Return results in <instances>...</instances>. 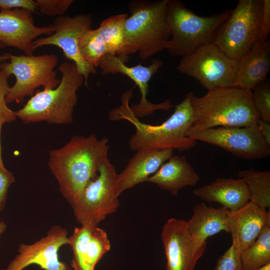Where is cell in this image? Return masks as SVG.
I'll use <instances>...</instances> for the list:
<instances>
[{
  "label": "cell",
  "instance_id": "6da1fadb",
  "mask_svg": "<svg viewBox=\"0 0 270 270\" xmlns=\"http://www.w3.org/2000/svg\"><path fill=\"white\" fill-rule=\"evenodd\" d=\"M108 139L94 134L74 136L63 146L49 151L48 166L62 196L74 206L86 186L98 176L108 158Z\"/></svg>",
  "mask_w": 270,
  "mask_h": 270
},
{
  "label": "cell",
  "instance_id": "7a4b0ae2",
  "mask_svg": "<svg viewBox=\"0 0 270 270\" xmlns=\"http://www.w3.org/2000/svg\"><path fill=\"white\" fill-rule=\"evenodd\" d=\"M134 86L122 94L120 106L112 110L109 114L111 120H124L132 124L135 133L128 141L132 151L140 149H177L188 150L196 144V141L188 136L192 126L193 112L191 105L192 92H188L184 98L174 106L173 114L158 125L141 122L133 114L129 102Z\"/></svg>",
  "mask_w": 270,
  "mask_h": 270
},
{
  "label": "cell",
  "instance_id": "3957f363",
  "mask_svg": "<svg viewBox=\"0 0 270 270\" xmlns=\"http://www.w3.org/2000/svg\"><path fill=\"white\" fill-rule=\"evenodd\" d=\"M168 1L134 0L129 3L130 16L125 21L123 46L117 56L127 62L130 55L138 52L140 58L146 60L167 49L171 37L166 18Z\"/></svg>",
  "mask_w": 270,
  "mask_h": 270
},
{
  "label": "cell",
  "instance_id": "277c9868",
  "mask_svg": "<svg viewBox=\"0 0 270 270\" xmlns=\"http://www.w3.org/2000/svg\"><path fill=\"white\" fill-rule=\"evenodd\" d=\"M190 102L193 112L191 130L250 126L256 125L259 119L252 90L238 86L213 88L200 97L192 93Z\"/></svg>",
  "mask_w": 270,
  "mask_h": 270
},
{
  "label": "cell",
  "instance_id": "5b68a950",
  "mask_svg": "<svg viewBox=\"0 0 270 270\" xmlns=\"http://www.w3.org/2000/svg\"><path fill=\"white\" fill-rule=\"evenodd\" d=\"M58 71L62 74V78L56 88L36 92L22 108L16 112V117L24 124L72 123L78 100L76 92L84 84V78L73 62H62Z\"/></svg>",
  "mask_w": 270,
  "mask_h": 270
},
{
  "label": "cell",
  "instance_id": "8992f818",
  "mask_svg": "<svg viewBox=\"0 0 270 270\" xmlns=\"http://www.w3.org/2000/svg\"><path fill=\"white\" fill-rule=\"evenodd\" d=\"M232 10L202 16L181 1L168 0L166 18L171 34L167 50L173 56H188L202 46L213 42L214 36Z\"/></svg>",
  "mask_w": 270,
  "mask_h": 270
},
{
  "label": "cell",
  "instance_id": "52a82bcc",
  "mask_svg": "<svg viewBox=\"0 0 270 270\" xmlns=\"http://www.w3.org/2000/svg\"><path fill=\"white\" fill-rule=\"evenodd\" d=\"M263 0H240L218 30L213 41L232 58L239 60L257 42Z\"/></svg>",
  "mask_w": 270,
  "mask_h": 270
},
{
  "label": "cell",
  "instance_id": "ba28073f",
  "mask_svg": "<svg viewBox=\"0 0 270 270\" xmlns=\"http://www.w3.org/2000/svg\"><path fill=\"white\" fill-rule=\"evenodd\" d=\"M9 62L0 64V66L16 78L6 97V104L20 103L26 96H32L39 86L52 89L60 84L54 70L58 58L54 54L39 56L20 55L8 54Z\"/></svg>",
  "mask_w": 270,
  "mask_h": 270
},
{
  "label": "cell",
  "instance_id": "9c48e42d",
  "mask_svg": "<svg viewBox=\"0 0 270 270\" xmlns=\"http://www.w3.org/2000/svg\"><path fill=\"white\" fill-rule=\"evenodd\" d=\"M118 180L116 168L107 158L101 164L98 176L86 186L72 208L81 226H98L106 216L117 210L120 205Z\"/></svg>",
  "mask_w": 270,
  "mask_h": 270
},
{
  "label": "cell",
  "instance_id": "30bf717a",
  "mask_svg": "<svg viewBox=\"0 0 270 270\" xmlns=\"http://www.w3.org/2000/svg\"><path fill=\"white\" fill-rule=\"evenodd\" d=\"M238 60L229 57L212 42L182 57L176 70L196 79L208 90L234 85Z\"/></svg>",
  "mask_w": 270,
  "mask_h": 270
},
{
  "label": "cell",
  "instance_id": "8fae6325",
  "mask_svg": "<svg viewBox=\"0 0 270 270\" xmlns=\"http://www.w3.org/2000/svg\"><path fill=\"white\" fill-rule=\"evenodd\" d=\"M188 136L196 141L216 146L244 158L260 159L270 154V147L263 140L256 124L220 126L200 130H189Z\"/></svg>",
  "mask_w": 270,
  "mask_h": 270
},
{
  "label": "cell",
  "instance_id": "7c38bea8",
  "mask_svg": "<svg viewBox=\"0 0 270 270\" xmlns=\"http://www.w3.org/2000/svg\"><path fill=\"white\" fill-rule=\"evenodd\" d=\"M92 18L90 14H80L74 16H58L52 25L54 32L48 36L36 39L33 42L34 50L44 46L52 45L60 48L65 56L74 62L83 75L85 83L90 74L96 73V68L87 63L80 53L78 42L80 36L91 29Z\"/></svg>",
  "mask_w": 270,
  "mask_h": 270
},
{
  "label": "cell",
  "instance_id": "4fadbf2b",
  "mask_svg": "<svg viewBox=\"0 0 270 270\" xmlns=\"http://www.w3.org/2000/svg\"><path fill=\"white\" fill-rule=\"evenodd\" d=\"M67 230L59 225L52 226L46 234L32 244L20 243L17 254L2 270H23L36 264L43 270H72L58 258L60 248L68 243Z\"/></svg>",
  "mask_w": 270,
  "mask_h": 270
},
{
  "label": "cell",
  "instance_id": "5bb4252c",
  "mask_svg": "<svg viewBox=\"0 0 270 270\" xmlns=\"http://www.w3.org/2000/svg\"><path fill=\"white\" fill-rule=\"evenodd\" d=\"M126 62L117 56L106 54L100 60L98 66L103 75L120 74L128 76L137 86L141 96L139 103L132 104L130 108L136 118H142L150 116L157 110H168L172 107L170 100L160 104H153L147 99L149 82L162 66L164 62L158 58H154L148 66L140 64L130 66Z\"/></svg>",
  "mask_w": 270,
  "mask_h": 270
},
{
  "label": "cell",
  "instance_id": "9a60e30c",
  "mask_svg": "<svg viewBox=\"0 0 270 270\" xmlns=\"http://www.w3.org/2000/svg\"><path fill=\"white\" fill-rule=\"evenodd\" d=\"M34 12L24 8L0 10V48L14 47L26 55H32L34 41L42 34L54 32L51 24L38 26L34 24Z\"/></svg>",
  "mask_w": 270,
  "mask_h": 270
},
{
  "label": "cell",
  "instance_id": "2e32d148",
  "mask_svg": "<svg viewBox=\"0 0 270 270\" xmlns=\"http://www.w3.org/2000/svg\"><path fill=\"white\" fill-rule=\"evenodd\" d=\"M166 270H194L200 256L194 250L186 221L170 218L164 225L161 233Z\"/></svg>",
  "mask_w": 270,
  "mask_h": 270
},
{
  "label": "cell",
  "instance_id": "e0dca14e",
  "mask_svg": "<svg viewBox=\"0 0 270 270\" xmlns=\"http://www.w3.org/2000/svg\"><path fill=\"white\" fill-rule=\"evenodd\" d=\"M73 253L70 266L74 270H94L96 266L110 249L106 232L98 226L74 228L68 243Z\"/></svg>",
  "mask_w": 270,
  "mask_h": 270
},
{
  "label": "cell",
  "instance_id": "ac0fdd59",
  "mask_svg": "<svg viewBox=\"0 0 270 270\" xmlns=\"http://www.w3.org/2000/svg\"><path fill=\"white\" fill-rule=\"evenodd\" d=\"M227 222L232 244L240 254L255 242L266 226H270V212L249 200L236 210H228Z\"/></svg>",
  "mask_w": 270,
  "mask_h": 270
},
{
  "label": "cell",
  "instance_id": "d6986e66",
  "mask_svg": "<svg viewBox=\"0 0 270 270\" xmlns=\"http://www.w3.org/2000/svg\"><path fill=\"white\" fill-rule=\"evenodd\" d=\"M228 212V210L224 207H209L204 202L194 206L193 214L186 221V224L194 250L200 257L204 252L208 238L222 231L229 232Z\"/></svg>",
  "mask_w": 270,
  "mask_h": 270
},
{
  "label": "cell",
  "instance_id": "ffe728a7",
  "mask_svg": "<svg viewBox=\"0 0 270 270\" xmlns=\"http://www.w3.org/2000/svg\"><path fill=\"white\" fill-rule=\"evenodd\" d=\"M173 149H140L130 160L124 170L118 174V194L143 182L154 174L173 156Z\"/></svg>",
  "mask_w": 270,
  "mask_h": 270
},
{
  "label": "cell",
  "instance_id": "44dd1931",
  "mask_svg": "<svg viewBox=\"0 0 270 270\" xmlns=\"http://www.w3.org/2000/svg\"><path fill=\"white\" fill-rule=\"evenodd\" d=\"M270 70V40L256 42L238 60L234 86L252 90Z\"/></svg>",
  "mask_w": 270,
  "mask_h": 270
},
{
  "label": "cell",
  "instance_id": "7402d4cb",
  "mask_svg": "<svg viewBox=\"0 0 270 270\" xmlns=\"http://www.w3.org/2000/svg\"><path fill=\"white\" fill-rule=\"evenodd\" d=\"M192 194L202 200L218 203L228 210H236L250 200L246 185L240 178H218L194 189Z\"/></svg>",
  "mask_w": 270,
  "mask_h": 270
},
{
  "label": "cell",
  "instance_id": "603a6c76",
  "mask_svg": "<svg viewBox=\"0 0 270 270\" xmlns=\"http://www.w3.org/2000/svg\"><path fill=\"white\" fill-rule=\"evenodd\" d=\"M200 180V176L184 156H172L148 178L147 182L176 196L182 188L194 186Z\"/></svg>",
  "mask_w": 270,
  "mask_h": 270
},
{
  "label": "cell",
  "instance_id": "cb8c5ba5",
  "mask_svg": "<svg viewBox=\"0 0 270 270\" xmlns=\"http://www.w3.org/2000/svg\"><path fill=\"white\" fill-rule=\"evenodd\" d=\"M238 176L246 183L250 193V200L265 208H270V172L250 168L239 170Z\"/></svg>",
  "mask_w": 270,
  "mask_h": 270
},
{
  "label": "cell",
  "instance_id": "d4e9b609",
  "mask_svg": "<svg viewBox=\"0 0 270 270\" xmlns=\"http://www.w3.org/2000/svg\"><path fill=\"white\" fill-rule=\"evenodd\" d=\"M240 254L242 270H256L270 264V226H266L255 242Z\"/></svg>",
  "mask_w": 270,
  "mask_h": 270
},
{
  "label": "cell",
  "instance_id": "484cf974",
  "mask_svg": "<svg viewBox=\"0 0 270 270\" xmlns=\"http://www.w3.org/2000/svg\"><path fill=\"white\" fill-rule=\"evenodd\" d=\"M128 17L126 14L112 16L96 28L105 42L108 54H119L123 46L124 24Z\"/></svg>",
  "mask_w": 270,
  "mask_h": 270
},
{
  "label": "cell",
  "instance_id": "4316f807",
  "mask_svg": "<svg viewBox=\"0 0 270 270\" xmlns=\"http://www.w3.org/2000/svg\"><path fill=\"white\" fill-rule=\"evenodd\" d=\"M78 48L84 60L94 68L108 54L105 42L97 29L91 28L83 32L79 39Z\"/></svg>",
  "mask_w": 270,
  "mask_h": 270
},
{
  "label": "cell",
  "instance_id": "83f0119b",
  "mask_svg": "<svg viewBox=\"0 0 270 270\" xmlns=\"http://www.w3.org/2000/svg\"><path fill=\"white\" fill-rule=\"evenodd\" d=\"M254 106L259 118L270 122V84L264 81L252 90Z\"/></svg>",
  "mask_w": 270,
  "mask_h": 270
},
{
  "label": "cell",
  "instance_id": "f1b7e54d",
  "mask_svg": "<svg viewBox=\"0 0 270 270\" xmlns=\"http://www.w3.org/2000/svg\"><path fill=\"white\" fill-rule=\"evenodd\" d=\"M40 12L48 16H64L73 0H36L35 1Z\"/></svg>",
  "mask_w": 270,
  "mask_h": 270
},
{
  "label": "cell",
  "instance_id": "f546056e",
  "mask_svg": "<svg viewBox=\"0 0 270 270\" xmlns=\"http://www.w3.org/2000/svg\"><path fill=\"white\" fill-rule=\"evenodd\" d=\"M10 76L0 66V114L4 116L8 123L14 121L17 118L16 112L8 108L5 101L10 88L8 84V79Z\"/></svg>",
  "mask_w": 270,
  "mask_h": 270
},
{
  "label": "cell",
  "instance_id": "4dcf8cb0",
  "mask_svg": "<svg viewBox=\"0 0 270 270\" xmlns=\"http://www.w3.org/2000/svg\"><path fill=\"white\" fill-rule=\"evenodd\" d=\"M214 270H242L240 252L232 244L218 258Z\"/></svg>",
  "mask_w": 270,
  "mask_h": 270
},
{
  "label": "cell",
  "instance_id": "1f68e13d",
  "mask_svg": "<svg viewBox=\"0 0 270 270\" xmlns=\"http://www.w3.org/2000/svg\"><path fill=\"white\" fill-rule=\"evenodd\" d=\"M15 182V177L12 172L4 166L0 165V212L5 208L8 190Z\"/></svg>",
  "mask_w": 270,
  "mask_h": 270
},
{
  "label": "cell",
  "instance_id": "d6a6232c",
  "mask_svg": "<svg viewBox=\"0 0 270 270\" xmlns=\"http://www.w3.org/2000/svg\"><path fill=\"white\" fill-rule=\"evenodd\" d=\"M270 32V0H263L262 20L258 42H263L269 38Z\"/></svg>",
  "mask_w": 270,
  "mask_h": 270
},
{
  "label": "cell",
  "instance_id": "836d02e7",
  "mask_svg": "<svg viewBox=\"0 0 270 270\" xmlns=\"http://www.w3.org/2000/svg\"><path fill=\"white\" fill-rule=\"evenodd\" d=\"M37 8L32 0H0V10L24 8L34 12Z\"/></svg>",
  "mask_w": 270,
  "mask_h": 270
},
{
  "label": "cell",
  "instance_id": "e575fe53",
  "mask_svg": "<svg viewBox=\"0 0 270 270\" xmlns=\"http://www.w3.org/2000/svg\"><path fill=\"white\" fill-rule=\"evenodd\" d=\"M256 126L266 144L270 147V122L259 118L257 121Z\"/></svg>",
  "mask_w": 270,
  "mask_h": 270
},
{
  "label": "cell",
  "instance_id": "d590c367",
  "mask_svg": "<svg viewBox=\"0 0 270 270\" xmlns=\"http://www.w3.org/2000/svg\"><path fill=\"white\" fill-rule=\"evenodd\" d=\"M6 122L8 123V120L4 116L0 114V165L1 166H4L2 158V149L1 146V131L2 126Z\"/></svg>",
  "mask_w": 270,
  "mask_h": 270
},
{
  "label": "cell",
  "instance_id": "8d00e7d4",
  "mask_svg": "<svg viewBox=\"0 0 270 270\" xmlns=\"http://www.w3.org/2000/svg\"><path fill=\"white\" fill-rule=\"evenodd\" d=\"M6 224L3 220L0 222V238L6 230Z\"/></svg>",
  "mask_w": 270,
  "mask_h": 270
},
{
  "label": "cell",
  "instance_id": "74e56055",
  "mask_svg": "<svg viewBox=\"0 0 270 270\" xmlns=\"http://www.w3.org/2000/svg\"><path fill=\"white\" fill-rule=\"evenodd\" d=\"M8 60H9L8 53H5L3 54H0V63Z\"/></svg>",
  "mask_w": 270,
  "mask_h": 270
},
{
  "label": "cell",
  "instance_id": "f35d334b",
  "mask_svg": "<svg viewBox=\"0 0 270 270\" xmlns=\"http://www.w3.org/2000/svg\"><path fill=\"white\" fill-rule=\"evenodd\" d=\"M256 270H270V264H268Z\"/></svg>",
  "mask_w": 270,
  "mask_h": 270
}]
</instances>
